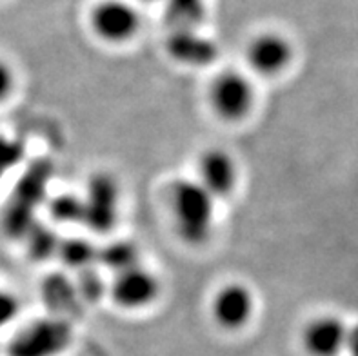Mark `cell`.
I'll return each mask as SVG.
<instances>
[{"mask_svg": "<svg viewBox=\"0 0 358 356\" xmlns=\"http://www.w3.org/2000/svg\"><path fill=\"white\" fill-rule=\"evenodd\" d=\"M215 200L196 180L182 178L169 190V208L178 236L189 245H202L215 227Z\"/></svg>", "mask_w": 358, "mask_h": 356, "instance_id": "obj_1", "label": "cell"}, {"mask_svg": "<svg viewBox=\"0 0 358 356\" xmlns=\"http://www.w3.org/2000/svg\"><path fill=\"white\" fill-rule=\"evenodd\" d=\"M208 102L213 113L227 122L250 117L257 102L253 82L238 69H224L209 82Z\"/></svg>", "mask_w": 358, "mask_h": 356, "instance_id": "obj_2", "label": "cell"}, {"mask_svg": "<svg viewBox=\"0 0 358 356\" xmlns=\"http://www.w3.org/2000/svg\"><path fill=\"white\" fill-rule=\"evenodd\" d=\"M91 29L108 44H126L141 29V15L126 0H102L90 15Z\"/></svg>", "mask_w": 358, "mask_h": 356, "instance_id": "obj_3", "label": "cell"}, {"mask_svg": "<svg viewBox=\"0 0 358 356\" xmlns=\"http://www.w3.org/2000/svg\"><path fill=\"white\" fill-rule=\"evenodd\" d=\"M293 44L277 31H264L253 36L245 48L248 66L260 77H278L293 62Z\"/></svg>", "mask_w": 358, "mask_h": 356, "instance_id": "obj_4", "label": "cell"}, {"mask_svg": "<svg viewBox=\"0 0 358 356\" xmlns=\"http://www.w3.org/2000/svg\"><path fill=\"white\" fill-rule=\"evenodd\" d=\"M109 293L118 307L138 311V309L150 307L159 298L160 282L153 271L133 266L126 271L115 273Z\"/></svg>", "mask_w": 358, "mask_h": 356, "instance_id": "obj_5", "label": "cell"}, {"mask_svg": "<svg viewBox=\"0 0 358 356\" xmlns=\"http://www.w3.org/2000/svg\"><path fill=\"white\" fill-rule=\"evenodd\" d=\"M211 316L222 329L238 331L250 324L255 315V294L241 282H229L217 289L211 298Z\"/></svg>", "mask_w": 358, "mask_h": 356, "instance_id": "obj_6", "label": "cell"}, {"mask_svg": "<svg viewBox=\"0 0 358 356\" xmlns=\"http://www.w3.org/2000/svg\"><path fill=\"white\" fill-rule=\"evenodd\" d=\"M238 166L231 153L222 148H209L196 160V178L213 199H226L238 184Z\"/></svg>", "mask_w": 358, "mask_h": 356, "instance_id": "obj_7", "label": "cell"}, {"mask_svg": "<svg viewBox=\"0 0 358 356\" xmlns=\"http://www.w3.org/2000/svg\"><path fill=\"white\" fill-rule=\"evenodd\" d=\"M68 329L60 322H36L9 343V356H55L68 343Z\"/></svg>", "mask_w": 358, "mask_h": 356, "instance_id": "obj_8", "label": "cell"}, {"mask_svg": "<svg viewBox=\"0 0 358 356\" xmlns=\"http://www.w3.org/2000/svg\"><path fill=\"white\" fill-rule=\"evenodd\" d=\"M84 200V224L100 231L111 229L117 220L118 190L113 178L106 175L95 176L87 185Z\"/></svg>", "mask_w": 358, "mask_h": 356, "instance_id": "obj_9", "label": "cell"}, {"mask_svg": "<svg viewBox=\"0 0 358 356\" xmlns=\"http://www.w3.org/2000/svg\"><path fill=\"white\" fill-rule=\"evenodd\" d=\"M348 325L338 316H317L306 325L302 333V343L311 356H338L345 351Z\"/></svg>", "mask_w": 358, "mask_h": 356, "instance_id": "obj_10", "label": "cell"}, {"mask_svg": "<svg viewBox=\"0 0 358 356\" xmlns=\"http://www.w3.org/2000/svg\"><path fill=\"white\" fill-rule=\"evenodd\" d=\"M168 51L173 59L191 66H204L215 59L217 45L196 33V27H175L168 38Z\"/></svg>", "mask_w": 358, "mask_h": 356, "instance_id": "obj_11", "label": "cell"}, {"mask_svg": "<svg viewBox=\"0 0 358 356\" xmlns=\"http://www.w3.org/2000/svg\"><path fill=\"white\" fill-rule=\"evenodd\" d=\"M175 27H195L206 13L204 0H166Z\"/></svg>", "mask_w": 358, "mask_h": 356, "instance_id": "obj_12", "label": "cell"}, {"mask_svg": "<svg viewBox=\"0 0 358 356\" xmlns=\"http://www.w3.org/2000/svg\"><path fill=\"white\" fill-rule=\"evenodd\" d=\"M99 257L106 266L115 269V273H120V271H126L133 266H138V262H136L138 252H136L135 245L129 242L111 243V245H108V248L99 252Z\"/></svg>", "mask_w": 358, "mask_h": 356, "instance_id": "obj_13", "label": "cell"}, {"mask_svg": "<svg viewBox=\"0 0 358 356\" xmlns=\"http://www.w3.org/2000/svg\"><path fill=\"white\" fill-rule=\"evenodd\" d=\"M50 213L59 222H84V200L77 194H60L50 202Z\"/></svg>", "mask_w": 358, "mask_h": 356, "instance_id": "obj_14", "label": "cell"}, {"mask_svg": "<svg viewBox=\"0 0 358 356\" xmlns=\"http://www.w3.org/2000/svg\"><path fill=\"white\" fill-rule=\"evenodd\" d=\"M60 251H62L64 262L73 267L86 266L87 262H91L93 257H95V249L91 248L87 242H82V240H69V242H64Z\"/></svg>", "mask_w": 358, "mask_h": 356, "instance_id": "obj_15", "label": "cell"}, {"mask_svg": "<svg viewBox=\"0 0 358 356\" xmlns=\"http://www.w3.org/2000/svg\"><path fill=\"white\" fill-rule=\"evenodd\" d=\"M22 153L24 149L22 145H20V142L0 136V180L4 178L6 173H8L11 167H15L20 162Z\"/></svg>", "mask_w": 358, "mask_h": 356, "instance_id": "obj_16", "label": "cell"}, {"mask_svg": "<svg viewBox=\"0 0 358 356\" xmlns=\"http://www.w3.org/2000/svg\"><path fill=\"white\" fill-rule=\"evenodd\" d=\"M18 311V304L9 293L0 291V327L13 320Z\"/></svg>", "mask_w": 358, "mask_h": 356, "instance_id": "obj_17", "label": "cell"}, {"mask_svg": "<svg viewBox=\"0 0 358 356\" xmlns=\"http://www.w3.org/2000/svg\"><path fill=\"white\" fill-rule=\"evenodd\" d=\"M13 86H15L13 71H11V68H9L4 60H0V102H4V100L11 95Z\"/></svg>", "mask_w": 358, "mask_h": 356, "instance_id": "obj_18", "label": "cell"}, {"mask_svg": "<svg viewBox=\"0 0 358 356\" xmlns=\"http://www.w3.org/2000/svg\"><path fill=\"white\" fill-rule=\"evenodd\" d=\"M48 238H50V233H45V231H42V235L41 233H33V240H31L33 252L45 257V255L51 251V242Z\"/></svg>", "mask_w": 358, "mask_h": 356, "instance_id": "obj_19", "label": "cell"}, {"mask_svg": "<svg viewBox=\"0 0 358 356\" xmlns=\"http://www.w3.org/2000/svg\"><path fill=\"white\" fill-rule=\"evenodd\" d=\"M345 351L350 356H358V324L351 325L348 329V342H345Z\"/></svg>", "mask_w": 358, "mask_h": 356, "instance_id": "obj_20", "label": "cell"}, {"mask_svg": "<svg viewBox=\"0 0 358 356\" xmlns=\"http://www.w3.org/2000/svg\"><path fill=\"white\" fill-rule=\"evenodd\" d=\"M148 2H150V0H148Z\"/></svg>", "mask_w": 358, "mask_h": 356, "instance_id": "obj_21", "label": "cell"}]
</instances>
